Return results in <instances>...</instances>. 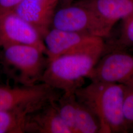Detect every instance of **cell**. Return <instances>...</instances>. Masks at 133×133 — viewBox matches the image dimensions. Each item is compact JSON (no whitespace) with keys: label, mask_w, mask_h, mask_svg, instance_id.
<instances>
[{"label":"cell","mask_w":133,"mask_h":133,"mask_svg":"<svg viewBox=\"0 0 133 133\" xmlns=\"http://www.w3.org/2000/svg\"><path fill=\"white\" fill-rule=\"evenodd\" d=\"M60 0H22L14 11L43 37L51 28L53 16Z\"/></svg>","instance_id":"cell-9"},{"label":"cell","mask_w":133,"mask_h":133,"mask_svg":"<svg viewBox=\"0 0 133 133\" xmlns=\"http://www.w3.org/2000/svg\"><path fill=\"white\" fill-rule=\"evenodd\" d=\"M75 0H60V2H61L62 6H64L71 4Z\"/></svg>","instance_id":"cell-18"},{"label":"cell","mask_w":133,"mask_h":133,"mask_svg":"<svg viewBox=\"0 0 133 133\" xmlns=\"http://www.w3.org/2000/svg\"><path fill=\"white\" fill-rule=\"evenodd\" d=\"M91 81L116 83L133 86V55L123 50L106 53L87 77Z\"/></svg>","instance_id":"cell-7"},{"label":"cell","mask_w":133,"mask_h":133,"mask_svg":"<svg viewBox=\"0 0 133 133\" xmlns=\"http://www.w3.org/2000/svg\"><path fill=\"white\" fill-rule=\"evenodd\" d=\"M80 4L95 12L109 36L117 22L133 12V0H87Z\"/></svg>","instance_id":"cell-10"},{"label":"cell","mask_w":133,"mask_h":133,"mask_svg":"<svg viewBox=\"0 0 133 133\" xmlns=\"http://www.w3.org/2000/svg\"><path fill=\"white\" fill-rule=\"evenodd\" d=\"M123 111L129 132L133 133V86L128 87L126 86Z\"/></svg>","instance_id":"cell-16"},{"label":"cell","mask_w":133,"mask_h":133,"mask_svg":"<svg viewBox=\"0 0 133 133\" xmlns=\"http://www.w3.org/2000/svg\"><path fill=\"white\" fill-rule=\"evenodd\" d=\"M14 44L33 45L46 52L43 37L37 29L15 11L0 16V48Z\"/></svg>","instance_id":"cell-8"},{"label":"cell","mask_w":133,"mask_h":133,"mask_svg":"<svg viewBox=\"0 0 133 133\" xmlns=\"http://www.w3.org/2000/svg\"><path fill=\"white\" fill-rule=\"evenodd\" d=\"M48 62L60 56L77 53L100 52L103 55V38L88 34L50 29L43 37Z\"/></svg>","instance_id":"cell-3"},{"label":"cell","mask_w":133,"mask_h":133,"mask_svg":"<svg viewBox=\"0 0 133 133\" xmlns=\"http://www.w3.org/2000/svg\"><path fill=\"white\" fill-rule=\"evenodd\" d=\"M51 28L88 34L102 38L109 36L95 12L79 3L64 5L57 9L53 16Z\"/></svg>","instance_id":"cell-6"},{"label":"cell","mask_w":133,"mask_h":133,"mask_svg":"<svg viewBox=\"0 0 133 133\" xmlns=\"http://www.w3.org/2000/svg\"><path fill=\"white\" fill-rule=\"evenodd\" d=\"M29 114L22 109L0 110V133H25Z\"/></svg>","instance_id":"cell-12"},{"label":"cell","mask_w":133,"mask_h":133,"mask_svg":"<svg viewBox=\"0 0 133 133\" xmlns=\"http://www.w3.org/2000/svg\"><path fill=\"white\" fill-rule=\"evenodd\" d=\"M122 24L119 38L109 52L123 50L133 46V12L122 20Z\"/></svg>","instance_id":"cell-15"},{"label":"cell","mask_w":133,"mask_h":133,"mask_svg":"<svg viewBox=\"0 0 133 133\" xmlns=\"http://www.w3.org/2000/svg\"><path fill=\"white\" fill-rule=\"evenodd\" d=\"M59 97L56 89L42 82L21 87H0V110L22 109L31 114Z\"/></svg>","instance_id":"cell-5"},{"label":"cell","mask_w":133,"mask_h":133,"mask_svg":"<svg viewBox=\"0 0 133 133\" xmlns=\"http://www.w3.org/2000/svg\"><path fill=\"white\" fill-rule=\"evenodd\" d=\"M3 49L5 63L16 71L23 86L33 85L41 81L48 63L43 50L26 44H14Z\"/></svg>","instance_id":"cell-4"},{"label":"cell","mask_w":133,"mask_h":133,"mask_svg":"<svg viewBox=\"0 0 133 133\" xmlns=\"http://www.w3.org/2000/svg\"><path fill=\"white\" fill-rule=\"evenodd\" d=\"M55 101H53L42 109L29 115L25 132L72 133L59 114Z\"/></svg>","instance_id":"cell-11"},{"label":"cell","mask_w":133,"mask_h":133,"mask_svg":"<svg viewBox=\"0 0 133 133\" xmlns=\"http://www.w3.org/2000/svg\"><path fill=\"white\" fill-rule=\"evenodd\" d=\"M102 55L100 52L77 53L54 58L48 62L41 81L63 94H75Z\"/></svg>","instance_id":"cell-2"},{"label":"cell","mask_w":133,"mask_h":133,"mask_svg":"<svg viewBox=\"0 0 133 133\" xmlns=\"http://www.w3.org/2000/svg\"><path fill=\"white\" fill-rule=\"evenodd\" d=\"M76 126V133H100L101 125L98 117L90 109L78 101Z\"/></svg>","instance_id":"cell-13"},{"label":"cell","mask_w":133,"mask_h":133,"mask_svg":"<svg viewBox=\"0 0 133 133\" xmlns=\"http://www.w3.org/2000/svg\"><path fill=\"white\" fill-rule=\"evenodd\" d=\"M77 99L75 94H63L55 101V105L61 117L71 133H76V126Z\"/></svg>","instance_id":"cell-14"},{"label":"cell","mask_w":133,"mask_h":133,"mask_svg":"<svg viewBox=\"0 0 133 133\" xmlns=\"http://www.w3.org/2000/svg\"><path fill=\"white\" fill-rule=\"evenodd\" d=\"M126 86L102 81L76 90V99L93 112L100 121V133H127L123 111Z\"/></svg>","instance_id":"cell-1"},{"label":"cell","mask_w":133,"mask_h":133,"mask_svg":"<svg viewBox=\"0 0 133 133\" xmlns=\"http://www.w3.org/2000/svg\"><path fill=\"white\" fill-rule=\"evenodd\" d=\"M22 0H0V16L14 11Z\"/></svg>","instance_id":"cell-17"}]
</instances>
